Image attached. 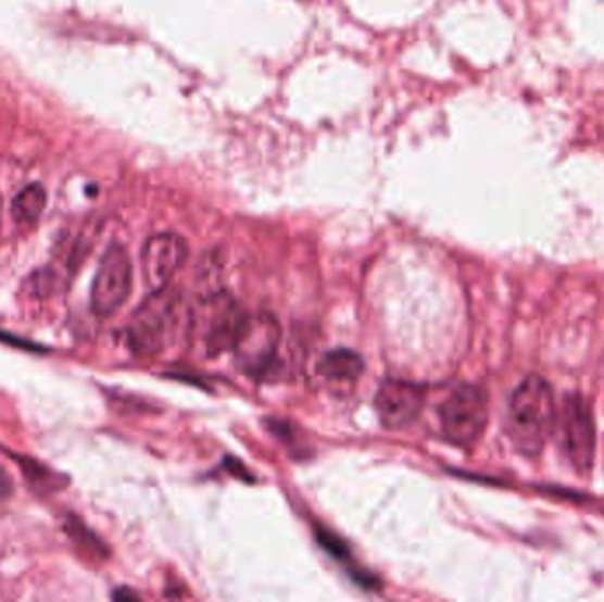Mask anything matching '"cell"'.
I'll use <instances>...</instances> for the list:
<instances>
[{
  "instance_id": "obj_4",
  "label": "cell",
  "mask_w": 604,
  "mask_h": 602,
  "mask_svg": "<svg viewBox=\"0 0 604 602\" xmlns=\"http://www.w3.org/2000/svg\"><path fill=\"white\" fill-rule=\"evenodd\" d=\"M281 327L269 313L246 315L231 347L236 366L251 378L273 377L278 367Z\"/></svg>"
},
{
  "instance_id": "obj_10",
  "label": "cell",
  "mask_w": 604,
  "mask_h": 602,
  "mask_svg": "<svg viewBox=\"0 0 604 602\" xmlns=\"http://www.w3.org/2000/svg\"><path fill=\"white\" fill-rule=\"evenodd\" d=\"M317 372L327 380L354 381L363 375L364 361L354 350H331L322 355L317 364Z\"/></svg>"
},
{
  "instance_id": "obj_3",
  "label": "cell",
  "mask_w": 604,
  "mask_h": 602,
  "mask_svg": "<svg viewBox=\"0 0 604 602\" xmlns=\"http://www.w3.org/2000/svg\"><path fill=\"white\" fill-rule=\"evenodd\" d=\"M244 316V311L228 293H209L199 310L189 315L188 333L199 339L207 358H217L231 352Z\"/></svg>"
},
{
  "instance_id": "obj_14",
  "label": "cell",
  "mask_w": 604,
  "mask_h": 602,
  "mask_svg": "<svg viewBox=\"0 0 604 602\" xmlns=\"http://www.w3.org/2000/svg\"><path fill=\"white\" fill-rule=\"evenodd\" d=\"M114 599H138V595L135 592H128V590H118L114 593Z\"/></svg>"
},
{
  "instance_id": "obj_1",
  "label": "cell",
  "mask_w": 604,
  "mask_h": 602,
  "mask_svg": "<svg viewBox=\"0 0 604 602\" xmlns=\"http://www.w3.org/2000/svg\"><path fill=\"white\" fill-rule=\"evenodd\" d=\"M557 421L550 384L538 375L525 378L509 401V435L518 451L538 454Z\"/></svg>"
},
{
  "instance_id": "obj_12",
  "label": "cell",
  "mask_w": 604,
  "mask_h": 602,
  "mask_svg": "<svg viewBox=\"0 0 604 602\" xmlns=\"http://www.w3.org/2000/svg\"><path fill=\"white\" fill-rule=\"evenodd\" d=\"M18 465L24 472L25 479L29 480L30 486L39 491H58V488L64 486L59 485V480H67L34 460H20Z\"/></svg>"
},
{
  "instance_id": "obj_13",
  "label": "cell",
  "mask_w": 604,
  "mask_h": 602,
  "mask_svg": "<svg viewBox=\"0 0 604 602\" xmlns=\"http://www.w3.org/2000/svg\"><path fill=\"white\" fill-rule=\"evenodd\" d=\"M13 493V480L10 474L0 466V500L8 499Z\"/></svg>"
},
{
  "instance_id": "obj_6",
  "label": "cell",
  "mask_w": 604,
  "mask_h": 602,
  "mask_svg": "<svg viewBox=\"0 0 604 602\" xmlns=\"http://www.w3.org/2000/svg\"><path fill=\"white\" fill-rule=\"evenodd\" d=\"M133 285V265L128 251L121 244H112L104 251L96 271L90 304L98 316H112L128 301Z\"/></svg>"
},
{
  "instance_id": "obj_9",
  "label": "cell",
  "mask_w": 604,
  "mask_h": 602,
  "mask_svg": "<svg viewBox=\"0 0 604 602\" xmlns=\"http://www.w3.org/2000/svg\"><path fill=\"white\" fill-rule=\"evenodd\" d=\"M425 406V392L416 384L386 380L375 398L378 419L388 429H403L419 417Z\"/></svg>"
},
{
  "instance_id": "obj_11",
  "label": "cell",
  "mask_w": 604,
  "mask_h": 602,
  "mask_svg": "<svg viewBox=\"0 0 604 602\" xmlns=\"http://www.w3.org/2000/svg\"><path fill=\"white\" fill-rule=\"evenodd\" d=\"M47 200V189L41 184H30L16 195L13 205H11V214L20 225H34L43 214Z\"/></svg>"
},
{
  "instance_id": "obj_8",
  "label": "cell",
  "mask_w": 604,
  "mask_h": 602,
  "mask_svg": "<svg viewBox=\"0 0 604 602\" xmlns=\"http://www.w3.org/2000/svg\"><path fill=\"white\" fill-rule=\"evenodd\" d=\"M188 259V244L183 237L163 231L149 237L142 250V271L151 292L168 287L175 273Z\"/></svg>"
},
{
  "instance_id": "obj_7",
  "label": "cell",
  "mask_w": 604,
  "mask_h": 602,
  "mask_svg": "<svg viewBox=\"0 0 604 602\" xmlns=\"http://www.w3.org/2000/svg\"><path fill=\"white\" fill-rule=\"evenodd\" d=\"M561 446L576 472L589 474L594 463V419L580 394L566 396L558 414Z\"/></svg>"
},
{
  "instance_id": "obj_5",
  "label": "cell",
  "mask_w": 604,
  "mask_h": 602,
  "mask_svg": "<svg viewBox=\"0 0 604 602\" xmlns=\"http://www.w3.org/2000/svg\"><path fill=\"white\" fill-rule=\"evenodd\" d=\"M440 431L458 448H468L481 438L488 423V398L481 387L463 384L445 398L439 409Z\"/></svg>"
},
{
  "instance_id": "obj_2",
  "label": "cell",
  "mask_w": 604,
  "mask_h": 602,
  "mask_svg": "<svg viewBox=\"0 0 604 602\" xmlns=\"http://www.w3.org/2000/svg\"><path fill=\"white\" fill-rule=\"evenodd\" d=\"M189 315L180 293L168 287L152 292L131 316L126 338L129 349L142 358H152L168 347Z\"/></svg>"
}]
</instances>
